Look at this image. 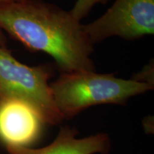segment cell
<instances>
[{"label": "cell", "instance_id": "6da1fadb", "mask_svg": "<svg viewBox=\"0 0 154 154\" xmlns=\"http://www.w3.org/2000/svg\"><path fill=\"white\" fill-rule=\"evenodd\" d=\"M0 29L34 51L54 59L63 73L93 72L94 44L71 13L43 0L0 5Z\"/></svg>", "mask_w": 154, "mask_h": 154}, {"label": "cell", "instance_id": "7a4b0ae2", "mask_svg": "<svg viewBox=\"0 0 154 154\" xmlns=\"http://www.w3.org/2000/svg\"><path fill=\"white\" fill-rule=\"evenodd\" d=\"M53 99L63 120L93 106L124 105L131 98L153 89L149 84L93 72L63 73L50 84Z\"/></svg>", "mask_w": 154, "mask_h": 154}, {"label": "cell", "instance_id": "3957f363", "mask_svg": "<svg viewBox=\"0 0 154 154\" xmlns=\"http://www.w3.org/2000/svg\"><path fill=\"white\" fill-rule=\"evenodd\" d=\"M51 71L44 66H29L0 47V98H16L29 103L45 124L57 126L63 119L56 106L49 79Z\"/></svg>", "mask_w": 154, "mask_h": 154}, {"label": "cell", "instance_id": "277c9868", "mask_svg": "<svg viewBox=\"0 0 154 154\" xmlns=\"http://www.w3.org/2000/svg\"><path fill=\"white\" fill-rule=\"evenodd\" d=\"M82 29L92 44L112 36L133 40L154 33V0H116L106 12Z\"/></svg>", "mask_w": 154, "mask_h": 154}, {"label": "cell", "instance_id": "5b68a950", "mask_svg": "<svg viewBox=\"0 0 154 154\" xmlns=\"http://www.w3.org/2000/svg\"><path fill=\"white\" fill-rule=\"evenodd\" d=\"M44 125L39 113L27 102L0 98V141L5 146L29 147L40 137Z\"/></svg>", "mask_w": 154, "mask_h": 154}, {"label": "cell", "instance_id": "8992f818", "mask_svg": "<svg viewBox=\"0 0 154 154\" xmlns=\"http://www.w3.org/2000/svg\"><path fill=\"white\" fill-rule=\"evenodd\" d=\"M74 127L62 126L54 140L38 149L26 146H6L8 154H109L111 149L110 136L103 132L79 137Z\"/></svg>", "mask_w": 154, "mask_h": 154}, {"label": "cell", "instance_id": "52a82bcc", "mask_svg": "<svg viewBox=\"0 0 154 154\" xmlns=\"http://www.w3.org/2000/svg\"><path fill=\"white\" fill-rule=\"evenodd\" d=\"M109 0H76L73 8L69 11L73 17L80 22L87 16L91 9L97 4H106Z\"/></svg>", "mask_w": 154, "mask_h": 154}, {"label": "cell", "instance_id": "ba28073f", "mask_svg": "<svg viewBox=\"0 0 154 154\" xmlns=\"http://www.w3.org/2000/svg\"><path fill=\"white\" fill-rule=\"evenodd\" d=\"M131 79L138 82H141L143 84L154 87V65L153 61L152 60L146 64L139 72L134 74Z\"/></svg>", "mask_w": 154, "mask_h": 154}, {"label": "cell", "instance_id": "9c48e42d", "mask_svg": "<svg viewBox=\"0 0 154 154\" xmlns=\"http://www.w3.org/2000/svg\"><path fill=\"white\" fill-rule=\"evenodd\" d=\"M7 42V37H6L5 33H4L3 31L0 29V47L6 48Z\"/></svg>", "mask_w": 154, "mask_h": 154}, {"label": "cell", "instance_id": "30bf717a", "mask_svg": "<svg viewBox=\"0 0 154 154\" xmlns=\"http://www.w3.org/2000/svg\"><path fill=\"white\" fill-rule=\"evenodd\" d=\"M22 1V0H0V5H4V4H9L12 2H17Z\"/></svg>", "mask_w": 154, "mask_h": 154}]
</instances>
